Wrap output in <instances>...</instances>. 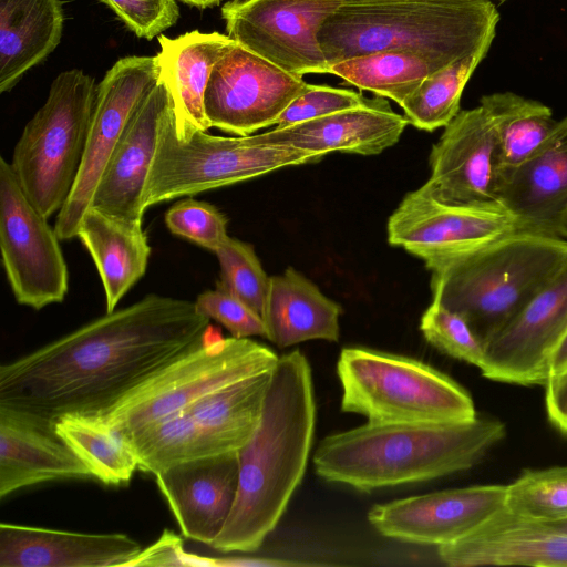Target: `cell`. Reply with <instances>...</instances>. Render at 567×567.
I'll list each match as a JSON object with an SVG mask.
<instances>
[{
  "instance_id": "ee69618b",
  "label": "cell",
  "mask_w": 567,
  "mask_h": 567,
  "mask_svg": "<svg viewBox=\"0 0 567 567\" xmlns=\"http://www.w3.org/2000/svg\"><path fill=\"white\" fill-rule=\"evenodd\" d=\"M546 524H548L555 530L567 535V519Z\"/></svg>"
},
{
  "instance_id": "ac0fdd59",
  "label": "cell",
  "mask_w": 567,
  "mask_h": 567,
  "mask_svg": "<svg viewBox=\"0 0 567 567\" xmlns=\"http://www.w3.org/2000/svg\"><path fill=\"white\" fill-rule=\"evenodd\" d=\"M431 176L423 185L447 203L494 200L496 138L480 105L460 111L444 127L429 157Z\"/></svg>"
},
{
  "instance_id": "ba28073f",
  "label": "cell",
  "mask_w": 567,
  "mask_h": 567,
  "mask_svg": "<svg viewBox=\"0 0 567 567\" xmlns=\"http://www.w3.org/2000/svg\"><path fill=\"white\" fill-rule=\"evenodd\" d=\"M321 158L300 148L259 143L252 135L224 137L197 131L182 141L176 135L173 107L162 126L144 190V207Z\"/></svg>"
},
{
  "instance_id": "4dcf8cb0",
  "label": "cell",
  "mask_w": 567,
  "mask_h": 567,
  "mask_svg": "<svg viewBox=\"0 0 567 567\" xmlns=\"http://www.w3.org/2000/svg\"><path fill=\"white\" fill-rule=\"evenodd\" d=\"M437 70L419 54L390 50L362 54L332 64L330 74L401 105Z\"/></svg>"
},
{
  "instance_id": "9c48e42d",
  "label": "cell",
  "mask_w": 567,
  "mask_h": 567,
  "mask_svg": "<svg viewBox=\"0 0 567 567\" xmlns=\"http://www.w3.org/2000/svg\"><path fill=\"white\" fill-rule=\"evenodd\" d=\"M278 359L274 350L249 338H208L163 367L103 416L126 436L220 388L272 370Z\"/></svg>"
},
{
  "instance_id": "30bf717a",
  "label": "cell",
  "mask_w": 567,
  "mask_h": 567,
  "mask_svg": "<svg viewBox=\"0 0 567 567\" xmlns=\"http://www.w3.org/2000/svg\"><path fill=\"white\" fill-rule=\"evenodd\" d=\"M388 241L429 269L449 257L523 233L553 236L496 202L447 203L424 186L408 193L388 220Z\"/></svg>"
},
{
  "instance_id": "d6a6232c",
  "label": "cell",
  "mask_w": 567,
  "mask_h": 567,
  "mask_svg": "<svg viewBox=\"0 0 567 567\" xmlns=\"http://www.w3.org/2000/svg\"><path fill=\"white\" fill-rule=\"evenodd\" d=\"M506 507L545 523L567 519V466L522 473L507 485Z\"/></svg>"
},
{
  "instance_id": "7dc6e473",
  "label": "cell",
  "mask_w": 567,
  "mask_h": 567,
  "mask_svg": "<svg viewBox=\"0 0 567 567\" xmlns=\"http://www.w3.org/2000/svg\"><path fill=\"white\" fill-rule=\"evenodd\" d=\"M502 1H504V0H502Z\"/></svg>"
},
{
  "instance_id": "44dd1931",
  "label": "cell",
  "mask_w": 567,
  "mask_h": 567,
  "mask_svg": "<svg viewBox=\"0 0 567 567\" xmlns=\"http://www.w3.org/2000/svg\"><path fill=\"white\" fill-rule=\"evenodd\" d=\"M494 200L546 233L567 238V117L532 157L496 168Z\"/></svg>"
},
{
  "instance_id": "f6af8a7d",
  "label": "cell",
  "mask_w": 567,
  "mask_h": 567,
  "mask_svg": "<svg viewBox=\"0 0 567 567\" xmlns=\"http://www.w3.org/2000/svg\"><path fill=\"white\" fill-rule=\"evenodd\" d=\"M564 225L567 228V212H566L565 217H564Z\"/></svg>"
},
{
  "instance_id": "7402d4cb",
  "label": "cell",
  "mask_w": 567,
  "mask_h": 567,
  "mask_svg": "<svg viewBox=\"0 0 567 567\" xmlns=\"http://www.w3.org/2000/svg\"><path fill=\"white\" fill-rule=\"evenodd\" d=\"M409 121L377 95L364 105L305 121L291 126L252 134L264 144L285 145L324 157L331 152L377 155L393 146Z\"/></svg>"
},
{
  "instance_id": "8d00e7d4",
  "label": "cell",
  "mask_w": 567,
  "mask_h": 567,
  "mask_svg": "<svg viewBox=\"0 0 567 567\" xmlns=\"http://www.w3.org/2000/svg\"><path fill=\"white\" fill-rule=\"evenodd\" d=\"M368 99L352 90L308 84L279 116L276 127L281 130L305 121L364 105Z\"/></svg>"
},
{
  "instance_id": "83f0119b",
  "label": "cell",
  "mask_w": 567,
  "mask_h": 567,
  "mask_svg": "<svg viewBox=\"0 0 567 567\" xmlns=\"http://www.w3.org/2000/svg\"><path fill=\"white\" fill-rule=\"evenodd\" d=\"M62 31L60 0H0V92L52 53Z\"/></svg>"
},
{
  "instance_id": "f546056e",
  "label": "cell",
  "mask_w": 567,
  "mask_h": 567,
  "mask_svg": "<svg viewBox=\"0 0 567 567\" xmlns=\"http://www.w3.org/2000/svg\"><path fill=\"white\" fill-rule=\"evenodd\" d=\"M54 430L92 477L105 485L126 484L138 470V458L130 440L113 429L103 415L65 414L55 422Z\"/></svg>"
},
{
  "instance_id": "4fadbf2b",
  "label": "cell",
  "mask_w": 567,
  "mask_h": 567,
  "mask_svg": "<svg viewBox=\"0 0 567 567\" xmlns=\"http://www.w3.org/2000/svg\"><path fill=\"white\" fill-rule=\"evenodd\" d=\"M338 0H231L221 8L227 34L282 70L330 74L318 40Z\"/></svg>"
},
{
  "instance_id": "ab89813d",
  "label": "cell",
  "mask_w": 567,
  "mask_h": 567,
  "mask_svg": "<svg viewBox=\"0 0 567 567\" xmlns=\"http://www.w3.org/2000/svg\"><path fill=\"white\" fill-rule=\"evenodd\" d=\"M194 564L208 565V561L185 553L181 538L171 530H164L161 538L152 546L142 549L130 566H177Z\"/></svg>"
},
{
  "instance_id": "e0dca14e",
  "label": "cell",
  "mask_w": 567,
  "mask_h": 567,
  "mask_svg": "<svg viewBox=\"0 0 567 567\" xmlns=\"http://www.w3.org/2000/svg\"><path fill=\"white\" fill-rule=\"evenodd\" d=\"M173 107L168 86L159 75L130 117L102 174L91 207L143 225L146 182L162 126Z\"/></svg>"
},
{
  "instance_id": "8fae6325",
  "label": "cell",
  "mask_w": 567,
  "mask_h": 567,
  "mask_svg": "<svg viewBox=\"0 0 567 567\" xmlns=\"http://www.w3.org/2000/svg\"><path fill=\"white\" fill-rule=\"evenodd\" d=\"M54 227L23 193L9 162L0 157V250L19 305L40 310L64 300L69 272Z\"/></svg>"
},
{
  "instance_id": "9a60e30c",
  "label": "cell",
  "mask_w": 567,
  "mask_h": 567,
  "mask_svg": "<svg viewBox=\"0 0 567 567\" xmlns=\"http://www.w3.org/2000/svg\"><path fill=\"white\" fill-rule=\"evenodd\" d=\"M567 333V258L544 287L485 346L483 377L545 385Z\"/></svg>"
},
{
  "instance_id": "7a4b0ae2",
  "label": "cell",
  "mask_w": 567,
  "mask_h": 567,
  "mask_svg": "<svg viewBox=\"0 0 567 567\" xmlns=\"http://www.w3.org/2000/svg\"><path fill=\"white\" fill-rule=\"evenodd\" d=\"M315 429L311 367L300 350H292L279 357L258 425L238 451L236 499L210 547L221 553H252L262 545L303 478Z\"/></svg>"
},
{
  "instance_id": "5b68a950",
  "label": "cell",
  "mask_w": 567,
  "mask_h": 567,
  "mask_svg": "<svg viewBox=\"0 0 567 567\" xmlns=\"http://www.w3.org/2000/svg\"><path fill=\"white\" fill-rule=\"evenodd\" d=\"M566 258L567 238L505 236L429 268L432 300L461 316L486 346Z\"/></svg>"
},
{
  "instance_id": "b9f144b4",
  "label": "cell",
  "mask_w": 567,
  "mask_h": 567,
  "mask_svg": "<svg viewBox=\"0 0 567 567\" xmlns=\"http://www.w3.org/2000/svg\"><path fill=\"white\" fill-rule=\"evenodd\" d=\"M567 368V333L557 347L550 361V375L559 373ZM549 375V377H550Z\"/></svg>"
},
{
  "instance_id": "6da1fadb",
  "label": "cell",
  "mask_w": 567,
  "mask_h": 567,
  "mask_svg": "<svg viewBox=\"0 0 567 567\" xmlns=\"http://www.w3.org/2000/svg\"><path fill=\"white\" fill-rule=\"evenodd\" d=\"M195 301L146 295L0 367V408L54 425L104 415L166 364L207 341Z\"/></svg>"
},
{
  "instance_id": "836d02e7",
  "label": "cell",
  "mask_w": 567,
  "mask_h": 567,
  "mask_svg": "<svg viewBox=\"0 0 567 567\" xmlns=\"http://www.w3.org/2000/svg\"><path fill=\"white\" fill-rule=\"evenodd\" d=\"M214 254L220 268L216 287L239 298L261 316L270 277L252 245L228 236Z\"/></svg>"
},
{
  "instance_id": "d4e9b609",
  "label": "cell",
  "mask_w": 567,
  "mask_h": 567,
  "mask_svg": "<svg viewBox=\"0 0 567 567\" xmlns=\"http://www.w3.org/2000/svg\"><path fill=\"white\" fill-rule=\"evenodd\" d=\"M157 38L161 50L156 59L172 95L176 135L186 141L195 132L210 128L205 91L214 65L236 42L228 34L197 30L174 39Z\"/></svg>"
},
{
  "instance_id": "f35d334b",
  "label": "cell",
  "mask_w": 567,
  "mask_h": 567,
  "mask_svg": "<svg viewBox=\"0 0 567 567\" xmlns=\"http://www.w3.org/2000/svg\"><path fill=\"white\" fill-rule=\"evenodd\" d=\"M138 38L151 40L173 27L179 18L175 0H101Z\"/></svg>"
},
{
  "instance_id": "52a82bcc",
  "label": "cell",
  "mask_w": 567,
  "mask_h": 567,
  "mask_svg": "<svg viewBox=\"0 0 567 567\" xmlns=\"http://www.w3.org/2000/svg\"><path fill=\"white\" fill-rule=\"evenodd\" d=\"M96 86L82 70L61 72L14 146L12 171L23 193L47 219L61 210L74 186Z\"/></svg>"
},
{
  "instance_id": "d590c367",
  "label": "cell",
  "mask_w": 567,
  "mask_h": 567,
  "mask_svg": "<svg viewBox=\"0 0 567 567\" xmlns=\"http://www.w3.org/2000/svg\"><path fill=\"white\" fill-rule=\"evenodd\" d=\"M164 220L173 235L213 252L228 238V218L216 206L192 197L175 203Z\"/></svg>"
},
{
  "instance_id": "74e56055",
  "label": "cell",
  "mask_w": 567,
  "mask_h": 567,
  "mask_svg": "<svg viewBox=\"0 0 567 567\" xmlns=\"http://www.w3.org/2000/svg\"><path fill=\"white\" fill-rule=\"evenodd\" d=\"M195 303L199 312L223 324L234 338L265 337L261 316L220 288L199 293Z\"/></svg>"
},
{
  "instance_id": "603a6c76",
  "label": "cell",
  "mask_w": 567,
  "mask_h": 567,
  "mask_svg": "<svg viewBox=\"0 0 567 567\" xmlns=\"http://www.w3.org/2000/svg\"><path fill=\"white\" fill-rule=\"evenodd\" d=\"M141 551V544L123 533L0 525V567L130 566Z\"/></svg>"
},
{
  "instance_id": "2e32d148",
  "label": "cell",
  "mask_w": 567,
  "mask_h": 567,
  "mask_svg": "<svg viewBox=\"0 0 567 567\" xmlns=\"http://www.w3.org/2000/svg\"><path fill=\"white\" fill-rule=\"evenodd\" d=\"M507 485L450 488L377 504L368 520L381 535L443 546L460 540L506 507Z\"/></svg>"
},
{
  "instance_id": "60d3db41",
  "label": "cell",
  "mask_w": 567,
  "mask_h": 567,
  "mask_svg": "<svg viewBox=\"0 0 567 567\" xmlns=\"http://www.w3.org/2000/svg\"><path fill=\"white\" fill-rule=\"evenodd\" d=\"M546 413L551 425L567 436V368L545 383Z\"/></svg>"
},
{
  "instance_id": "484cf974",
  "label": "cell",
  "mask_w": 567,
  "mask_h": 567,
  "mask_svg": "<svg viewBox=\"0 0 567 567\" xmlns=\"http://www.w3.org/2000/svg\"><path fill=\"white\" fill-rule=\"evenodd\" d=\"M339 303L298 270L289 267L271 276L261 318L265 338L287 348L309 340L337 342L340 337Z\"/></svg>"
},
{
  "instance_id": "7c38bea8",
  "label": "cell",
  "mask_w": 567,
  "mask_h": 567,
  "mask_svg": "<svg viewBox=\"0 0 567 567\" xmlns=\"http://www.w3.org/2000/svg\"><path fill=\"white\" fill-rule=\"evenodd\" d=\"M159 79L155 56L117 60L96 86V96L81 166L54 230L61 240L76 237L109 159L133 112Z\"/></svg>"
},
{
  "instance_id": "4316f807",
  "label": "cell",
  "mask_w": 567,
  "mask_h": 567,
  "mask_svg": "<svg viewBox=\"0 0 567 567\" xmlns=\"http://www.w3.org/2000/svg\"><path fill=\"white\" fill-rule=\"evenodd\" d=\"M76 237L93 259L103 285L106 312H112L146 271L151 247L143 225L91 207Z\"/></svg>"
},
{
  "instance_id": "277c9868",
  "label": "cell",
  "mask_w": 567,
  "mask_h": 567,
  "mask_svg": "<svg viewBox=\"0 0 567 567\" xmlns=\"http://www.w3.org/2000/svg\"><path fill=\"white\" fill-rule=\"evenodd\" d=\"M498 12L488 0H369L342 2L318 40L328 64L378 51H406L439 70L491 47Z\"/></svg>"
},
{
  "instance_id": "1f68e13d",
  "label": "cell",
  "mask_w": 567,
  "mask_h": 567,
  "mask_svg": "<svg viewBox=\"0 0 567 567\" xmlns=\"http://www.w3.org/2000/svg\"><path fill=\"white\" fill-rule=\"evenodd\" d=\"M488 49L481 48L430 74L400 105L409 123L427 132L445 127L460 112L463 90Z\"/></svg>"
},
{
  "instance_id": "cb8c5ba5",
  "label": "cell",
  "mask_w": 567,
  "mask_h": 567,
  "mask_svg": "<svg viewBox=\"0 0 567 567\" xmlns=\"http://www.w3.org/2000/svg\"><path fill=\"white\" fill-rule=\"evenodd\" d=\"M92 477L54 425L0 408V498L59 480Z\"/></svg>"
},
{
  "instance_id": "ffe728a7",
  "label": "cell",
  "mask_w": 567,
  "mask_h": 567,
  "mask_svg": "<svg viewBox=\"0 0 567 567\" xmlns=\"http://www.w3.org/2000/svg\"><path fill=\"white\" fill-rule=\"evenodd\" d=\"M437 555L452 567H567V535L505 507L467 536L437 547Z\"/></svg>"
},
{
  "instance_id": "f1b7e54d",
  "label": "cell",
  "mask_w": 567,
  "mask_h": 567,
  "mask_svg": "<svg viewBox=\"0 0 567 567\" xmlns=\"http://www.w3.org/2000/svg\"><path fill=\"white\" fill-rule=\"evenodd\" d=\"M496 138L498 167L517 165L536 154L555 132L558 121L546 105L512 92L481 99Z\"/></svg>"
},
{
  "instance_id": "8992f818",
  "label": "cell",
  "mask_w": 567,
  "mask_h": 567,
  "mask_svg": "<svg viewBox=\"0 0 567 567\" xmlns=\"http://www.w3.org/2000/svg\"><path fill=\"white\" fill-rule=\"evenodd\" d=\"M341 411L372 423H454L477 416L468 392L414 358L346 347L337 361Z\"/></svg>"
},
{
  "instance_id": "e575fe53",
  "label": "cell",
  "mask_w": 567,
  "mask_h": 567,
  "mask_svg": "<svg viewBox=\"0 0 567 567\" xmlns=\"http://www.w3.org/2000/svg\"><path fill=\"white\" fill-rule=\"evenodd\" d=\"M420 330L425 340L442 353L475 365L485 361V346L457 313L432 300L424 311Z\"/></svg>"
},
{
  "instance_id": "d6986e66",
  "label": "cell",
  "mask_w": 567,
  "mask_h": 567,
  "mask_svg": "<svg viewBox=\"0 0 567 567\" xmlns=\"http://www.w3.org/2000/svg\"><path fill=\"white\" fill-rule=\"evenodd\" d=\"M154 476L182 535L210 546L236 499L238 452L183 462Z\"/></svg>"
},
{
  "instance_id": "7bdbcfd3",
  "label": "cell",
  "mask_w": 567,
  "mask_h": 567,
  "mask_svg": "<svg viewBox=\"0 0 567 567\" xmlns=\"http://www.w3.org/2000/svg\"><path fill=\"white\" fill-rule=\"evenodd\" d=\"M184 3H187L193 7L197 8H208V7H215L218 6L221 0H181Z\"/></svg>"
},
{
  "instance_id": "5bb4252c",
  "label": "cell",
  "mask_w": 567,
  "mask_h": 567,
  "mask_svg": "<svg viewBox=\"0 0 567 567\" xmlns=\"http://www.w3.org/2000/svg\"><path fill=\"white\" fill-rule=\"evenodd\" d=\"M308 83L237 42L217 61L205 91L210 127L236 136L276 125Z\"/></svg>"
},
{
  "instance_id": "3957f363",
  "label": "cell",
  "mask_w": 567,
  "mask_h": 567,
  "mask_svg": "<svg viewBox=\"0 0 567 567\" xmlns=\"http://www.w3.org/2000/svg\"><path fill=\"white\" fill-rule=\"evenodd\" d=\"M506 435L496 419L454 423H372L326 436L312 461L318 476L357 491L432 481L467 471Z\"/></svg>"
},
{
  "instance_id": "bcb514c9",
  "label": "cell",
  "mask_w": 567,
  "mask_h": 567,
  "mask_svg": "<svg viewBox=\"0 0 567 567\" xmlns=\"http://www.w3.org/2000/svg\"><path fill=\"white\" fill-rule=\"evenodd\" d=\"M338 1L346 2V1H369V0H338Z\"/></svg>"
}]
</instances>
